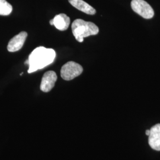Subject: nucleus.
Here are the masks:
<instances>
[{"mask_svg":"<svg viewBox=\"0 0 160 160\" xmlns=\"http://www.w3.org/2000/svg\"><path fill=\"white\" fill-rule=\"evenodd\" d=\"M56 57V52L53 49L43 46L36 48L30 54L25 64L29 65V74L42 69L51 64Z\"/></svg>","mask_w":160,"mask_h":160,"instance_id":"1","label":"nucleus"},{"mask_svg":"<svg viewBox=\"0 0 160 160\" xmlns=\"http://www.w3.org/2000/svg\"><path fill=\"white\" fill-rule=\"evenodd\" d=\"M73 35L75 39L82 42L84 38L98 33L99 29L94 23L86 22L82 19H76L71 26Z\"/></svg>","mask_w":160,"mask_h":160,"instance_id":"2","label":"nucleus"},{"mask_svg":"<svg viewBox=\"0 0 160 160\" xmlns=\"http://www.w3.org/2000/svg\"><path fill=\"white\" fill-rule=\"evenodd\" d=\"M83 68L80 64L69 61L64 64L61 69V76L63 80L70 81L82 74Z\"/></svg>","mask_w":160,"mask_h":160,"instance_id":"3","label":"nucleus"},{"mask_svg":"<svg viewBox=\"0 0 160 160\" xmlns=\"http://www.w3.org/2000/svg\"><path fill=\"white\" fill-rule=\"evenodd\" d=\"M131 7L133 12L144 18L149 19L154 17V10L148 3L144 0H132Z\"/></svg>","mask_w":160,"mask_h":160,"instance_id":"4","label":"nucleus"},{"mask_svg":"<svg viewBox=\"0 0 160 160\" xmlns=\"http://www.w3.org/2000/svg\"><path fill=\"white\" fill-rule=\"evenodd\" d=\"M57 80V75L54 71H49L45 72L42 78L40 86L41 91L45 92H50L54 87Z\"/></svg>","mask_w":160,"mask_h":160,"instance_id":"5","label":"nucleus"},{"mask_svg":"<svg viewBox=\"0 0 160 160\" xmlns=\"http://www.w3.org/2000/svg\"><path fill=\"white\" fill-rule=\"evenodd\" d=\"M27 32H22L19 34L13 37L8 42L7 46L8 51L10 52H14L21 49L27 38Z\"/></svg>","mask_w":160,"mask_h":160,"instance_id":"6","label":"nucleus"},{"mask_svg":"<svg viewBox=\"0 0 160 160\" xmlns=\"http://www.w3.org/2000/svg\"><path fill=\"white\" fill-rule=\"evenodd\" d=\"M148 143L151 148L160 151V123L156 124L150 129Z\"/></svg>","mask_w":160,"mask_h":160,"instance_id":"7","label":"nucleus"},{"mask_svg":"<svg viewBox=\"0 0 160 160\" xmlns=\"http://www.w3.org/2000/svg\"><path fill=\"white\" fill-rule=\"evenodd\" d=\"M53 26L61 31H65L68 28L70 24V18L65 14H59L52 19Z\"/></svg>","mask_w":160,"mask_h":160,"instance_id":"8","label":"nucleus"},{"mask_svg":"<svg viewBox=\"0 0 160 160\" xmlns=\"http://www.w3.org/2000/svg\"><path fill=\"white\" fill-rule=\"evenodd\" d=\"M69 2L78 10L89 15L96 14V10L83 0H68Z\"/></svg>","mask_w":160,"mask_h":160,"instance_id":"9","label":"nucleus"},{"mask_svg":"<svg viewBox=\"0 0 160 160\" xmlns=\"http://www.w3.org/2000/svg\"><path fill=\"white\" fill-rule=\"evenodd\" d=\"M12 5L6 0H0V16H8L12 13Z\"/></svg>","mask_w":160,"mask_h":160,"instance_id":"10","label":"nucleus"},{"mask_svg":"<svg viewBox=\"0 0 160 160\" xmlns=\"http://www.w3.org/2000/svg\"><path fill=\"white\" fill-rule=\"evenodd\" d=\"M145 134H146V135L149 136V134H150V130H147V131H145Z\"/></svg>","mask_w":160,"mask_h":160,"instance_id":"11","label":"nucleus"}]
</instances>
